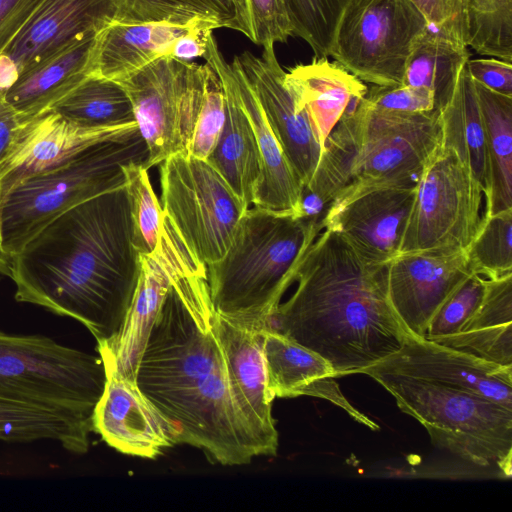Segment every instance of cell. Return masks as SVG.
I'll return each mask as SVG.
<instances>
[{
	"mask_svg": "<svg viewBox=\"0 0 512 512\" xmlns=\"http://www.w3.org/2000/svg\"><path fill=\"white\" fill-rule=\"evenodd\" d=\"M440 111L408 113L377 108L364 96L338 121L315 173L303 187L304 217L359 191L409 186L441 143Z\"/></svg>",
	"mask_w": 512,
	"mask_h": 512,
	"instance_id": "obj_4",
	"label": "cell"
},
{
	"mask_svg": "<svg viewBox=\"0 0 512 512\" xmlns=\"http://www.w3.org/2000/svg\"><path fill=\"white\" fill-rule=\"evenodd\" d=\"M429 27L409 0H353L329 56L362 82L402 85L412 45Z\"/></svg>",
	"mask_w": 512,
	"mask_h": 512,
	"instance_id": "obj_11",
	"label": "cell"
},
{
	"mask_svg": "<svg viewBox=\"0 0 512 512\" xmlns=\"http://www.w3.org/2000/svg\"><path fill=\"white\" fill-rule=\"evenodd\" d=\"M191 254L168 216L163 213L155 250L140 255L137 287L119 333L97 343L105 370L135 381L139 358L164 298L184 261Z\"/></svg>",
	"mask_w": 512,
	"mask_h": 512,
	"instance_id": "obj_13",
	"label": "cell"
},
{
	"mask_svg": "<svg viewBox=\"0 0 512 512\" xmlns=\"http://www.w3.org/2000/svg\"><path fill=\"white\" fill-rule=\"evenodd\" d=\"M295 281L267 330L323 357L336 378L362 373L403 346L408 332L389 300L388 263L368 259L339 232L317 234Z\"/></svg>",
	"mask_w": 512,
	"mask_h": 512,
	"instance_id": "obj_3",
	"label": "cell"
},
{
	"mask_svg": "<svg viewBox=\"0 0 512 512\" xmlns=\"http://www.w3.org/2000/svg\"><path fill=\"white\" fill-rule=\"evenodd\" d=\"M232 62L246 78L288 162L303 187L306 186L315 173L322 150L305 112L296 106L275 49H263L261 56L245 51Z\"/></svg>",
	"mask_w": 512,
	"mask_h": 512,
	"instance_id": "obj_17",
	"label": "cell"
},
{
	"mask_svg": "<svg viewBox=\"0 0 512 512\" xmlns=\"http://www.w3.org/2000/svg\"><path fill=\"white\" fill-rule=\"evenodd\" d=\"M364 98L371 105L389 111L419 113L436 109L432 91L408 85H373L367 88Z\"/></svg>",
	"mask_w": 512,
	"mask_h": 512,
	"instance_id": "obj_42",
	"label": "cell"
},
{
	"mask_svg": "<svg viewBox=\"0 0 512 512\" xmlns=\"http://www.w3.org/2000/svg\"><path fill=\"white\" fill-rule=\"evenodd\" d=\"M461 24L467 47L512 62V0H464Z\"/></svg>",
	"mask_w": 512,
	"mask_h": 512,
	"instance_id": "obj_35",
	"label": "cell"
},
{
	"mask_svg": "<svg viewBox=\"0 0 512 512\" xmlns=\"http://www.w3.org/2000/svg\"><path fill=\"white\" fill-rule=\"evenodd\" d=\"M117 0H42L2 51L20 75L115 21Z\"/></svg>",
	"mask_w": 512,
	"mask_h": 512,
	"instance_id": "obj_19",
	"label": "cell"
},
{
	"mask_svg": "<svg viewBox=\"0 0 512 512\" xmlns=\"http://www.w3.org/2000/svg\"><path fill=\"white\" fill-rule=\"evenodd\" d=\"M226 119V95L218 72L205 63L204 92L189 154L206 160L220 137Z\"/></svg>",
	"mask_w": 512,
	"mask_h": 512,
	"instance_id": "obj_39",
	"label": "cell"
},
{
	"mask_svg": "<svg viewBox=\"0 0 512 512\" xmlns=\"http://www.w3.org/2000/svg\"><path fill=\"white\" fill-rule=\"evenodd\" d=\"M485 287L486 279L481 275H468L435 312L425 339L435 341L458 333L480 306Z\"/></svg>",
	"mask_w": 512,
	"mask_h": 512,
	"instance_id": "obj_40",
	"label": "cell"
},
{
	"mask_svg": "<svg viewBox=\"0 0 512 512\" xmlns=\"http://www.w3.org/2000/svg\"><path fill=\"white\" fill-rule=\"evenodd\" d=\"M137 124L88 128L47 110L33 118L11 152L0 162V195L23 179L53 168L86 148Z\"/></svg>",
	"mask_w": 512,
	"mask_h": 512,
	"instance_id": "obj_21",
	"label": "cell"
},
{
	"mask_svg": "<svg viewBox=\"0 0 512 512\" xmlns=\"http://www.w3.org/2000/svg\"><path fill=\"white\" fill-rule=\"evenodd\" d=\"M115 21L121 23H167L189 25L207 22L244 35L247 27L242 0H117Z\"/></svg>",
	"mask_w": 512,
	"mask_h": 512,
	"instance_id": "obj_33",
	"label": "cell"
},
{
	"mask_svg": "<svg viewBox=\"0 0 512 512\" xmlns=\"http://www.w3.org/2000/svg\"><path fill=\"white\" fill-rule=\"evenodd\" d=\"M159 165L163 212L200 263L221 259L249 207L206 160L175 154Z\"/></svg>",
	"mask_w": 512,
	"mask_h": 512,
	"instance_id": "obj_9",
	"label": "cell"
},
{
	"mask_svg": "<svg viewBox=\"0 0 512 512\" xmlns=\"http://www.w3.org/2000/svg\"><path fill=\"white\" fill-rule=\"evenodd\" d=\"M149 167V151L138 126L96 143L67 161L27 177L0 195V277L12 258L69 208L125 185L123 167Z\"/></svg>",
	"mask_w": 512,
	"mask_h": 512,
	"instance_id": "obj_6",
	"label": "cell"
},
{
	"mask_svg": "<svg viewBox=\"0 0 512 512\" xmlns=\"http://www.w3.org/2000/svg\"><path fill=\"white\" fill-rule=\"evenodd\" d=\"M292 36L303 39L315 58L328 57L339 21L353 0H283Z\"/></svg>",
	"mask_w": 512,
	"mask_h": 512,
	"instance_id": "obj_37",
	"label": "cell"
},
{
	"mask_svg": "<svg viewBox=\"0 0 512 512\" xmlns=\"http://www.w3.org/2000/svg\"><path fill=\"white\" fill-rule=\"evenodd\" d=\"M246 36L263 49L286 42L292 29L283 0H242Z\"/></svg>",
	"mask_w": 512,
	"mask_h": 512,
	"instance_id": "obj_41",
	"label": "cell"
},
{
	"mask_svg": "<svg viewBox=\"0 0 512 512\" xmlns=\"http://www.w3.org/2000/svg\"><path fill=\"white\" fill-rule=\"evenodd\" d=\"M263 355L267 390L272 399L318 397L337 405L369 429L379 428L347 400L335 380L332 366L320 355L267 329L263 332Z\"/></svg>",
	"mask_w": 512,
	"mask_h": 512,
	"instance_id": "obj_22",
	"label": "cell"
},
{
	"mask_svg": "<svg viewBox=\"0 0 512 512\" xmlns=\"http://www.w3.org/2000/svg\"><path fill=\"white\" fill-rule=\"evenodd\" d=\"M214 29L208 24L191 28L174 41L169 56L183 61L203 57L208 38Z\"/></svg>",
	"mask_w": 512,
	"mask_h": 512,
	"instance_id": "obj_46",
	"label": "cell"
},
{
	"mask_svg": "<svg viewBox=\"0 0 512 512\" xmlns=\"http://www.w3.org/2000/svg\"><path fill=\"white\" fill-rule=\"evenodd\" d=\"M473 273L466 250L401 252L388 263V296L405 330L424 339L446 298Z\"/></svg>",
	"mask_w": 512,
	"mask_h": 512,
	"instance_id": "obj_14",
	"label": "cell"
},
{
	"mask_svg": "<svg viewBox=\"0 0 512 512\" xmlns=\"http://www.w3.org/2000/svg\"><path fill=\"white\" fill-rule=\"evenodd\" d=\"M206 265L190 254L178 270L139 358L135 383L170 425L177 444L222 465L263 455L232 397Z\"/></svg>",
	"mask_w": 512,
	"mask_h": 512,
	"instance_id": "obj_1",
	"label": "cell"
},
{
	"mask_svg": "<svg viewBox=\"0 0 512 512\" xmlns=\"http://www.w3.org/2000/svg\"><path fill=\"white\" fill-rule=\"evenodd\" d=\"M91 417L0 399V441L31 443L50 440L83 455L90 447Z\"/></svg>",
	"mask_w": 512,
	"mask_h": 512,
	"instance_id": "obj_31",
	"label": "cell"
},
{
	"mask_svg": "<svg viewBox=\"0 0 512 512\" xmlns=\"http://www.w3.org/2000/svg\"><path fill=\"white\" fill-rule=\"evenodd\" d=\"M285 82L298 110L305 112L321 150L343 114L365 95L368 88L327 57L291 68L286 72Z\"/></svg>",
	"mask_w": 512,
	"mask_h": 512,
	"instance_id": "obj_24",
	"label": "cell"
},
{
	"mask_svg": "<svg viewBox=\"0 0 512 512\" xmlns=\"http://www.w3.org/2000/svg\"><path fill=\"white\" fill-rule=\"evenodd\" d=\"M474 86L484 125L488 177L483 217H489L512 209V97L475 81Z\"/></svg>",
	"mask_w": 512,
	"mask_h": 512,
	"instance_id": "obj_29",
	"label": "cell"
},
{
	"mask_svg": "<svg viewBox=\"0 0 512 512\" xmlns=\"http://www.w3.org/2000/svg\"><path fill=\"white\" fill-rule=\"evenodd\" d=\"M483 189L451 147L440 143L428 158L401 242V252L466 250L477 235Z\"/></svg>",
	"mask_w": 512,
	"mask_h": 512,
	"instance_id": "obj_10",
	"label": "cell"
},
{
	"mask_svg": "<svg viewBox=\"0 0 512 512\" xmlns=\"http://www.w3.org/2000/svg\"><path fill=\"white\" fill-rule=\"evenodd\" d=\"M320 218L248 208L224 256L206 266L214 310L244 327L268 329L303 254L322 230Z\"/></svg>",
	"mask_w": 512,
	"mask_h": 512,
	"instance_id": "obj_5",
	"label": "cell"
},
{
	"mask_svg": "<svg viewBox=\"0 0 512 512\" xmlns=\"http://www.w3.org/2000/svg\"><path fill=\"white\" fill-rule=\"evenodd\" d=\"M466 252L476 274L496 278L512 273V209L482 217Z\"/></svg>",
	"mask_w": 512,
	"mask_h": 512,
	"instance_id": "obj_38",
	"label": "cell"
},
{
	"mask_svg": "<svg viewBox=\"0 0 512 512\" xmlns=\"http://www.w3.org/2000/svg\"><path fill=\"white\" fill-rule=\"evenodd\" d=\"M127 193L132 242L140 255L152 253L159 241L163 210L153 191L148 168L130 163L123 167Z\"/></svg>",
	"mask_w": 512,
	"mask_h": 512,
	"instance_id": "obj_36",
	"label": "cell"
},
{
	"mask_svg": "<svg viewBox=\"0 0 512 512\" xmlns=\"http://www.w3.org/2000/svg\"><path fill=\"white\" fill-rule=\"evenodd\" d=\"M42 0H0V53L19 33Z\"/></svg>",
	"mask_w": 512,
	"mask_h": 512,
	"instance_id": "obj_45",
	"label": "cell"
},
{
	"mask_svg": "<svg viewBox=\"0 0 512 512\" xmlns=\"http://www.w3.org/2000/svg\"><path fill=\"white\" fill-rule=\"evenodd\" d=\"M404 413L427 430L431 441L459 458L512 472V409L483 396L401 374L365 369Z\"/></svg>",
	"mask_w": 512,
	"mask_h": 512,
	"instance_id": "obj_7",
	"label": "cell"
},
{
	"mask_svg": "<svg viewBox=\"0 0 512 512\" xmlns=\"http://www.w3.org/2000/svg\"><path fill=\"white\" fill-rule=\"evenodd\" d=\"M366 369L468 391L512 409V367L409 333L396 353Z\"/></svg>",
	"mask_w": 512,
	"mask_h": 512,
	"instance_id": "obj_16",
	"label": "cell"
},
{
	"mask_svg": "<svg viewBox=\"0 0 512 512\" xmlns=\"http://www.w3.org/2000/svg\"><path fill=\"white\" fill-rule=\"evenodd\" d=\"M49 110L88 128L137 124L131 100L124 87L113 80L89 75L54 103Z\"/></svg>",
	"mask_w": 512,
	"mask_h": 512,
	"instance_id": "obj_34",
	"label": "cell"
},
{
	"mask_svg": "<svg viewBox=\"0 0 512 512\" xmlns=\"http://www.w3.org/2000/svg\"><path fill=\"white\" fill-rule=\"evenodd\" d=\"M20 76L15 63L4 53H0V92H6Z\"/></svg>",
	"mask_w": 512,
	"mask_h": 512,
	"instance_id": "obj_48",
	"label": "cell"
},
{
	"mask_svg": "<svg viewBox=\"0 0 512 512\" xmlns=\"http://www.w3.org/2000/svg\"><path fill=\"white\" fill-rule=\"evenodd\" d=\"M31 120L13 109L5 99L0 101V162L11 152Z\"/></svg>",
	"mask_w": 512,
	"mask_h": 512,
	"instance_id": "obj_47",
	"label": "cell"
},
{
	"mask_svg": "<svg viewBox=\"0 0 512 512\" xmlns=\"http://www.w3.org/2000/svg\"><path fill=\"white\" fill-rule=\"evenodd\" d=\"M409 1L423 15L431 28L456 32L462 36L461 14L464 0Z\"/></svg>",
	"mask_w": 512,
	"mask_h": 512,
	"instance_id": "obj_44",
	"label": "cell"
},
{
	"mask_svg": "<svg viewBox=\"0 0 512 512\" xmlns=\"http://www.w3.org/2000/svg\"><path fill=\"white\" fill-rule=\"evenodd\" d=\"M434 342L512 367V273L487 278L474 315L458 333Z\"/></svg>",
	"mask_w": 512,
	"mask_h": 512,
	"instance_id": "obj_28",
	"label": "cell"
},
{
	"mask_svg": "<svg viewBox=\"0 0 512 512\" xmlns=\"http://www.w3.org/2000/svg\"><path fill=\"white\" fill-rule=\"evenodd\" d=\"M227 70L237 98L253 127L261 156L262 173L253 205L302 218V182L288 162L241 70L233 62L228 63Z\"/></svg>",
	"mask_w": 512,
	"mask_h": 512,
	"instance_id": "obj_25",
	"label": "cell"
},
{
	"mask_svg": "<svg viewBox=\"0 0 512 512\" xmlns=\"http://www.w3.org/2000/svg\"><path fill=\"white\" fill-rule=\"evenodd\" d=\"M470 59L460 34L429 27L413 43L402 85L433 92L439 111L449 102L463 66Z\"/></svg>",
	"mask_w": 512,
	"mask_h": 512,
	"instance_id": "obj_30",
	"label": "cell"
},
{
	"mask_svg": "<svg viewBox=\"0 0 512 512\" xmlns=\"http://www.w3.org/2000/svg\"><path fill=\"white\" fill-rule=\"evenodd\" d=\"M213 326L219 338L232 397L265 456L278 449V433L272 417L273 399L267 390L263 355L264 330L251 329L219 315Z\"/></svg>",
	"mask_w": 512,
	"mask_h": 512,
	"instance_id": "obj_20",
	"label": "cell"
},
{
	"mask_svg": "<svg viewBox=\"0 0 512 512\" xmlns=\"http://www.w3.org/2000/svg\"><path fill=\"white\" fill-rule=\"evenodd\" d=\"M416 193V184L365 189L336 198L321 215L322 229L342 234L362 255L389 263L401 242Z\"/></svg>",
	"mask_w": 512,
	"mask_h": 512,
	"instance_id": "obj_15",
	"label": "cell"
},
{
	"mask_svg": "<svg viewBox=\"0 0 512 512\" xmlns=\"http://www.w3.org/2000/svg\"><path fill=\"white\" fill-rule=\"evenodd\" d=\"M106 382L99 356L44 335L0 330V399L92 417Z\"/></svg>",
	"mask_w": 512,
	"mask_h": 512,
	"instance_id": "obj_8",
	"label": "cell"
},
{
	"mask_svg": "<svg viewBox=\"0 0 512 512\" xmlns=\"http://www.w3.org/2000/svg\"><path fill=\"white\" fill-rule=\"evenodd\" d=\"M125 187L56 217L12 258L16 301L83 324L97 343L121 330L139 278Z\"/></svg>",
	"mask_w": 512,
	"mask_h": 512,
	"instance_id": "obj_2",
	"label": "cell"
},
{
	"mask_svg": "<svg viewBox=\"0 0 512 512\" xmlns=\"http://www.w3.org/2000/svg\"><path fill=\"white\" fill-rule=\"evenodd\" d=\"M104 390L92 413V432L117 451L155 459L177 444L170 425L135 381L106 371Z\"/></svg>",
	"mask_w": 512,
	"mask_h": 512,
	"instance_id": "obj_18",
	"label": "cell"
},
{
	"mask_svg": "<svg viewBox=\"0 0 512 512\" xmlns=\"http://www.w3.org/2000/svg\"><path fill=\"white\" fill-rule=\"evenodd\" d=\"M471 78L484 87L512 97V65L497 58L469 59L466 63Z\"/></svg>",
	"mask_w": 512,
	"mask_h": 512,
	"instance_id": "obj_43",
	"label": "cell"
},
{
	"mask_svg": "<svg viewBox=\"0 0 512 512\" xmlns=\"http://www.w3.org/2000/svg\"><path fill=\"white\" fill-rule=\"evenodd\" d=\"M443 145L453 148L468 164L484 196L488 187L484 125L474 81L465 64L452 97L440 110Z\"/></svg>",
	"mask_w": 512,
	"mask_h": 512,
	"instance_id": "obj_32",
	"label": "cell"
},
{
	"mask_svg": "<svg viewBox=\"0 0 512 512\" xmlns=\"http://www.w3.org/2000/svg\"><path fill=\"white\" fill-rule=\"evenodd\" d=\"M97 35L86 37L22 73L6 102L27 119L47 110L91 74Z\"/></svg>",
	"mask_w": 512,
	"mask_h": 512,
	"instance_id": "obj_27",
	"label": "cell"
},
{
	"mask_svg": "<svg viewBox=\"0 0 512 512\" xmlns=\"http://www.w3.org/2000/svg\"><path fill=\"white\" fill-rule=\"evenodd\" d=\"M202 24L216 29L207 22L174 25L113 21L96 36L90 75L122 82L153 61L169 56L180 35Z\"/></svg>",
	"mask_w": 512,
	"mask_h": 512,
	"instance_id": "obj_26",
	"label": "cell"
},
{
	"mask_svg": "<svg viewBox=\"0 0 512 512\" xmlns=\"http://www.w3.org/2000/svg\"><path fill=\"white\" fill-rule=\"evenodd\" d=\"M205 64L161 57L128 79L126 90L149 151V167L189 154L204 92Z\"/></svg>",
	"mask_w": 512,
	"mask_h": 512,
	"instance_id": "obj_12",
	"label": "cell"
},
{
	"mask_svg": "<svg viewBox=\"0 0 512 512\" xmlns=\"http://www.w3.org/2000/svg\"><path fill=\"white\" fill-rule=\"evenodd\" d=\"M218 72L226 95V119L216 146L206 161L224 178L242 202L253 204L262 173L261 156L253 127L230 80L227 61L213 33L203 56Z\"/></svg>",
	"mask_w": 512,
	"mask_h": 512,
	"instance_id": "obj_23",
	"label": "cell"
}]
</instances>
